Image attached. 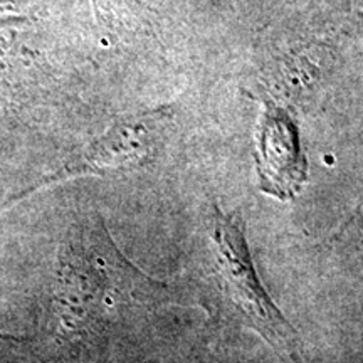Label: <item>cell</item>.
I'll return each instance as SVG.
<instances>
[{"label": "cell", "mask_w": 363, "mask_h": 363, "mask_svg": "<svg viewBox=\"0 0 363 363\" xmlns=\"http://www.w3.org/2000/svg\"><path fill=\"white\" fill-rule=\"evenodd\" d=\"M257 172L262 192L272 197L293 199L306 180V158L299 135L288 113L267 103L257 138Z\"/></svg>", "instance_id": "3957f363"}, {"label": "cell", "mask_w": 363, "mask_h": 363, "mask_svg": "<svg viewBox=\"0 0 363 363\" xmlns=\"http://www.w3.org/2000/svg\"><path fill=\"white\" fill-rule=\"evenodd\" d=\"M0 338H7V337H6V335H2V333H0Z\"/></svg>", "instance_id": "5b68a950"}, {"label": "cell", "mask_w": 363, "mask_h": 363, "mask_svg": "<svg viewBox=\"0 0 363 363\" xmlns=\"http://www.w3.org/2000/svg\"><path fill=\"white\" fill-rule=\"evenodd\" d=\"M115 249L69 247L61 256L57 288V337L71 340L115 306L123 286L140 276Z\"/></svg>", "instance_id": "7a4b0ae2"}, {"label": "cell", "mask_w": 363, "mask_h": 363, "mask_svg": "<svg viewBox=\"0 0 363 363\" xmlns=\"http://www.w3.org/2000/svg\"><path fill=\"white\" fill-rule=\"evenodd\" d=\"M165 116L167 113L162 111V115L153 121V125H157ZM153 125L150 123L148 126H138L135 130L121 131L118 138L104 140L78 167L71 169L69 174L71 172H79L81 174V172L116 169V167L145 160L152 155L157 143V133L153 130Z\"/></svg>", "instance_id": "277c9868"}, {"label": "cell", "mask_w": 363, "mask_h": 363, "mask_svg": "<svg viewBox=\"0 0 363 363\" xmlns=\"http://www.w3.org/2000/svg\"><path fill=\"white\" fill-rule=\"evenodd\" d=\"M208 266L219 291V310L233 323L256 331L284 360L301 362L298 335L262 286L249 252L240 217L214 206Z\"/></svg>", "instance_id": "6da1fadb"}]
</instances>
